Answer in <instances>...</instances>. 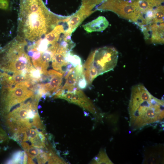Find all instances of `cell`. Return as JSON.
<instances>
[{
  "label": "cell",
  "instance_id": "13",
  "mask_svg": "<svg viewBox=\"0 0 164 164\" xmlns=\"http://www.w3.org/2000/svg\"><path fill=\"white\" fill-rule=\"evenodd\" d=\"M109 25V22L105 17L101 16L96 19L82 26L88 33L94 32H102Z\"/></svg>",
  "mask_w": 164,
  "mask_h": 164
},
{
  "label": "cell",
  "instance_id": "7",
  "mask_svg": "<svg viewBox=\"0 0 164 164\" xmlns=\"http://www.w3.org/2000/svg\"><path fill=\"white\" fill-rule=\"evenodd\" d=\"M98 9L112 11L120 17L135 24L139 14L131 0H105Z\"/></svg>",
  "mask_w": 164,
  "mask_h": 164
},
{
  "label": "cell",
  "instance_id": "11",
  "mask_svg": "<svg viewBox=\"0 0 164 164\" xmlns=\"http://www.w3.org/2000/svg\"><path fill=\"white\" fill-rule=\"evenodd\" d=\"M148 26L151 42L155 44H163L164 22H152Z\"/></svg>",
  "mask_w": 164,
  "mask_h": 164
},
{
  "label": "cell",
  "instance_id": "5",
  "mask_svg": "<svg viewBox=\"0 0 164 164\" xmlns=\"http://www.w3.org/2000/svg\"><path fill=\"white\" fill-rule=\"evenodd\" d=\"M39 99L34 94L25 101L13 107L6 115L7 125L15 135L21 134L32 127L37 128L36 124L29 118L28 113L32 107L38 105Z\"/></svg>",
  "mask_w": 164,
  "mask_h": 164
},
{
  "label": "cell",
  "instance_id": "9",
  "mask_svg": "<svg viewBox=\"0 0 164 164\" xmlns=\"http://www.w3.org/2000/svg\"><path fill=\"white\" fill-rule=\"evenodd\" d=\"M43 75L40 82L41 83L39 84L43 95H54L61 87L63 75L54 70Z\"/></svg>",
  "mask_w": 164,
  "mask_h": 164
},
{
  "label": "cell",
  "instance_id": "4",
  "mask_svg": "<svg viewBox=\"0 0 164 164\" xmlns=\"http://www.w3.org/2000/svg\"><path fill=\"white\" fill-rule=\"evenodd\" d=\"M118 53L114 48L104 46L92 52L82 66L83 73L88 84L99 75L113 70L118 60Z\"/></svg>",
  "mask_w": 164,
  "mask_h": 164
},
{
  "label": "cell",
  "instance_id": "8",
  "mask_svg": "<svg viewBox=\"0 0 164 164\" xmlns=\"http://www.w3.org/2000/svg\"><path fill=\"white\" fill-rule=\"evenodd\" d=\"M54 98L63 99L76 104L92 113H96V109L84 92L79 89L72 91L60 90L54 95Z\"/></svg>",
  "mask_w": 164,
  "mask_h": 164
},
{
  "label": "cell",
  "instance_id": "12",
  "mask_svg": "<svg viewBox=\"0 0 164 164\" xmlns=\"http://www.w3.org/2000/svg\"><path fill=\"white\" fill-rule=\"evenodd\" d=\"M67 53L57 50L52 60V67L53 69L63 75L66 74L69 70L67 68V65L69 63L66 60Z\"/></svg>",
  "mask_w": 164,
  "mask_h": 164
},
{
  "label": "cell",
  "instance_id": "19",
  "mask_svg": "<svg viewBox=\"0 0 164 164\" xmlns=\"http://www.w3.org/2000/svg\"><path fill=\"white\" fill-rule=\"evenodd\" d=\"M9 2L8 0H0V9L6 10L9 8Z\"/></svg>",
  "mask_w": 164,
  "mask_h": 164
},
{
  "label": "cell",
  "instance_id": "16",
  "mask_svg": "<svg viewBox=\"0 0 164 164\" xmlns=\"http://www.w3.org/2000/svg\"><path fill=\"white\" fill-rule=\"evenodd\" d=\"M66 60L71 64L74 67L82 65L80 57L77 55L72 54L70 52L67 53Z\"/></svg>",
  "mask_w": 164,
  "mask_h": 164
},
{
  "label": "cell",
  "instance_id": "17",
  "mask_svg": "<svg viewBox=\"0 0 164 164\" xmlns=\"http://www.w3.org/2000/svg\"><path fill=\"white\" fill-rule=\"evenodd\" d=\"M25 152L24 151H18L14 153L12 159L8 161V163H23Z\"/></svg>",
  "mask_w": 164,
  "mask_h": 164
},
{
  "label": "cell",
  "instance_id": "2",
  "mask_svg": "<svg viewBox=\"0 0 164 164\" xmlns=\"http://www.w3.org/2000/svg\"><path fill=\"white\" fill-rule=\"evenodd\" d=\"M18 16L19 36L34 42L43 38L58 20L45 7L42 0H20Z\"/></svg>",
  "mask_w": 164,
  "mask_h": 164
},
{
  "label": "cell",
  "instance_id": "6",
  "mask_svg": "<svg viewBox=\"0 0 164 164\" xmlns=\"http://www.w3.org/2000/svg\"><path fill=\"white\" fill-rule=\"evenodd\" d=\"M1 87L0 107L4 114L9 113L13 107L25 101L34 94L33 91L26 86L24 82Z\"/></svg>",
  "mask_w": 164,
  "mask_h": 164
},
{
  "label": "cell",
  "instance_id": "15",
  "mask_svg": "<svg viewBox=\"0 0 164 164\" xmlns=\"http://www.w3.org/2000/svg\"><path fill=\"white\" fill-rule=\"evenodd\" d=\"M95 164H113L104 150L100 151L99 154L95 156L92 162Z\"/></svg>",
  "mask_w": 164,
  "mask_h": 164
},
{
  "label": "cell",
  "instance_id": "3",
  "mask_svg": "<svg viewBox=\"0 0 164 164\" xmlns=\"http://www.w3.org/2000/svg\"><path fill=\"white\" fill-rule=\"evenodd\" d=\"M27 45L26 39L18 36L0 50V70L11 75H29L33 66L24 50Z\"/></svg>",
  "mask_w": 164,
  "mask_h": 164
},
{
  "label": "cell",
  "instance_id": "20",
  "mask_svg": "<svg viewBox=\"0 0 164 164\" xmlns=\"http://www.w3.org/2000/svg\"><path fill=\"white\" fill-rule=\"evenodd\" d=\"M8 137L5 134H0V143L6 141Z\"/></svg>",
  "mask_w": 164,
  "mask_h": 164
},
{
  "label": "cell",
  "instance_id": "14",
  "mask_svg": "<svg viewBox=\"0 0 164 164\" xmlns=\"http://www.w3.org/2000/svg\"><path fill=\"white\" fill-rule=\"evenodd\" d=\"M21 145L26 154L32 159H36L43 152L39 148L30 146L25 142H21Z\"/></svg>",
  "mask_w": 164,
  "mask_h": 164
},
{
  "label": "cell",
  "instance_id": "10",
  "mask_svg": "<svg viewBox=\"0 0 164 164\" xmlns=\"http://www.w3.org/2000/svg\"><path fill=\"white\" fill-rule=\"evenodd\" d=\"M83 75L82 65L72 68L66 75L65 84L60 90L72 91L79 89L77 83Z\"/></svg>",
  "mask_w": 164,
  "mask_h": 164
},
{
  "label": "cell",
  "instance_id": "1",
  "mask_svg": "<svg viewBox=\"0 0 164 164\" xmlns=\"http://www.w3.org/2000/svg\"><path fill=\"white\" fill-rule=\"evenodd\" d=\"M164 100L152 95L142 84L131 89L128 107L129 126L133 131L149 125L163 122Z\"/></svg>",
  "mask_w": 164,
  "mask_h": 164
},
{
  "label": "cell",
  "instance_id": "18",
  "mask_svg": "<svg viewBox=\"0 0 164 164\" xmlns=\"http://www.w3.org/2000/svg\"><path fill=\"white\" fill-rule=\"evenodd\" d=\"M87 84V82L83 75L80 78L77 83V87L79 89H85Z\"/></svg>",
  "mask_w": 164,
  "mask_h": 164
}]
</instances>
